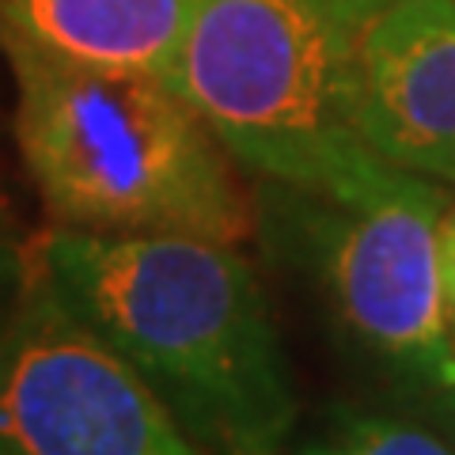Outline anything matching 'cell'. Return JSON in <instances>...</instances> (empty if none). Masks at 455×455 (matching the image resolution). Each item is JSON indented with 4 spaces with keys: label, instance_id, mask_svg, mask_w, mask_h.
Instances as JSON below:
<instances>
[{
    "label": "cell",
    "instance_id": "9c48e42d",
    "mask_svg": "<svg viewBox=\"0 0 455 455\" xmlns=\"http://www.w3.org/2000/svg\"><path fill=\"white\" fill-rule=\"evenodd\" d=\"M440 277H444V304L455 338V209L444 212V220H440Z\"/></svg>",
    "mask_w": 455,
    "mask_h": 455
},
{
    "label": "cell",
    "instance_id": "52a82bcc",
    "mask_svg": "<svg viewBox=\"0 0 455 455\" xmlns=\"http://www.w3.org/2000/svg\"><path fill=\"white\" fill-rule=\"evenodd\" d=\"M194 0H0V38L99 68L167 76Z\"/></svg>",
    "mask_w": 455,
    "mask_h": 455
},
{
    "label": "cell",
    "instance_id": "ba28073f",
    "mask_svg": "<svg viewBox=\"0 0 455 455\" xmlns=\"http://www.w3.org/2000/svg\"><path fill=\"white\" fill-rule=\"evenodd\" d=\"M300 455H455L444 440L414 425L368 414H341L331 429L315 436Z\"/></svg>",
    "mask_w": 455,
    "mask_h": 455
},
{
    "label": "cell",
    "instance_id": "30bf717a",
    "mask_svg": "<svg viewBox=\"0 0 455 455\" xmlns=\"http://www.w3.org/2000/svg\"><path fill=\"white\" fill-rule=\"evenodd\" d=\"M16 274H20V254H16V247H12L4 220H0V292L16 281Z\"/></svg>",
    "mask_w": 455,
    "mask_h": 455
},
{
    "label": "cell",
    "instance_id": "277c9868",
    "mask_svg": "<svg viewBox=\"0 0 455 455\" xmlns=\"http://www.w3.org/2000/svg\"><path fill=\"white\" fill-rule=\"evenodd\" d=\"M323 202L311 217V259L341 326L395 372L451 387L455 338L440 277L444 194L425 175L379 160L353 190Z\"/></svg>",
    "mask_w": 455,
    "mask_h": 455
},
{
    "label": "cell",
    "instance_id": "4fadbf2b",
    "mask_svg": "<svg viewBox=\"0 0 455 455\" xmlns=\"http://www.w3.org/2000/svg\"><path fill=\"white\" fill-rule=\"evenodd\" d=\"M376 4H379V8H383V4H391V0H376Z\"/></svg>",
    "mask_w": 455,
    "mask_h": 455
},
{
    "label": "cell",
    "instance_id": "6da1fadb",
    "mask_svg": "<svg viewBox=\"0 0 455 455\" xmlns=\"http://www.w3.org/2000/svg\"><path fill=\"white\" fill-rule=\"evenodd\" d=\"M38 269L209 455H281L296 391L269 304L232 243L57 228Z\"/></svg>",
    "mask_w": 455,
    "mask_h": 455
},
{
    "label": "cell",
    "instance_id": "3957f363",
    "mask_svg": "<svg viewBox=\"0 0 455 455\" xmlns=\"http://www.w3.org/2000/svg\"><path fill=\"white\" fill-rule=\"evenodd\" d=\"M376 0H194L167 84L243 167L341 197L379 164L357 130V50Z\"/></svg>",
    "mask_w": 455,
    "mask_h": 455
},
{
    "label": "cell",
    "instance_id": "7c38bea8",
    "mask_svg": "<svg viewBox=\"0 0 455 455\" xmlns=\"http://www.w3.org/2000/svg\"><path fill=\"white\" fill-rule=\"evenodd\" d=\"M0 455H23V451H20L16 444H8V440H4V436H0Z\"/></svg>",
    "mask_w": 455,
    "mask_h": 455
},
{
    "label": "cell",
    "instance_id": "8992f818",
    "mask_svg": "<svg viewBox=\"0 0 455 455\" xmlns=\"http://www.w3.org/2000/svg\"><path fill=\"white\" fill-rule=\"evenodd\" d=\"M357 130L379 160L455 182V0H391L368 16Z\"/></svg>",
    "mask_w": 455,
    "mask_h": 455
},
{
    "label": "cell",
    "instance_id": "7a4b0ae2",
    "mask_svg": "<svg viewBox=\"0 0 455 455\" xmlns=\"http://www.w3.org/2000/svg\"><path fill=\"white\" fill-rule=\"evenodd\" d=\"M16 73V140L65 228L243 243L254 209L220 137L167 76L68 61L0 38Z\"/></svg>",
    "mask_w": 455,
    "mask_h": 455
},
{
    "label": "cell",
    "instance_id": "5b68a950",
    "mask_svg": "<svg viewBox=\"0 0 455 455\" xmlns=\"http://www.w3.org/2000/svg\"><path fill=\"white\" fill-rule=\"evenodd\" d=\"M0 436L23 455H209L38 266L0 319Z\"/></svg>",
    "mask_w": 455,
    "mask_h": 455
},
{
    "label": "cell",
    "instance_id": "8fae6325",
    "mask_svg": "<svg viewBox=\"0 0 455 455\" xmlns=\"http://www.w3.org/2000/svg\"><path fill=\"white\" fill-rule=\"evenodd\" d=\"M444 418L451 421V429H455V383L444 387Z\"/></svg>",
    "mask_w": 455,
    "mask_h": 455
}]
</instances>
